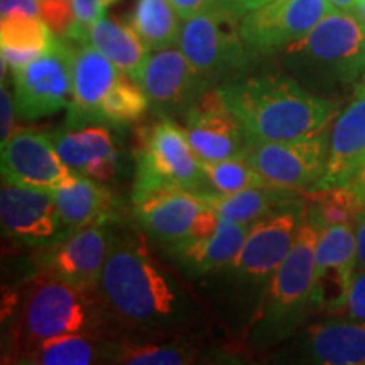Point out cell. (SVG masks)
<instances>
[{
	"mask_svg": "<svg viewBox=\"0 0 365 365\" xmlns=\"http://www.w3.org/2000/svg\"><path fill=\"white\" fill-rule=\"evenodd\" d=\"M328 134L301 137L293 140L250 143L245 159L269 186L296 191H312L318 186L327 166Z\"/></svg>",
	"mask_w": 365,
	"mask_h": 365,
	"instance_id": "obj_10",
	"label": "cell"
},
{
	"mask_svg": "<svg viewBox=\"0 0 365 365\" xmlns=\"http://www.w3.org/2000/svg\"><path fill=\"white\" fill-rule=\"evenodd\" d=\"M150 108L161 117L186 113L208 86L181 49L166 48L149 54L139 81Z\"/></svg>",
	"mask_w": 365,
	"mask_h": 365,
	"instance_id": "obj_17",
	"label": "cell"
},
{
	"mask_svg": "<svg viewBox=\"0 0 365 365\" xmlns=\"http://www.w3.org/2000/svg\"><path fill=\"white\" fill-rule=\"evenodd\" d=\"M80 44H91L135 83L140 81L145 61L149 58V48L130 24L102 16L86 27Z\"/></svg>",
	"mask_w": 365,
	"mask_h": 365,
	"instance_id": "obj_24",
	"label": "cell"
},
{
	"mask_svg": "<svg viewBox=\"0 0 365 365\" xmlns=\"http://www.w3.org/2000/svg\"><path fill=\"white\" fill-rule=\"evenodd\" d=\"M335 11L330 0H271L240 19V33L250 54H271L304 38Z\"/></svg>",
	"mask_w": 365,
	"mask_h": 365,
	"instance_id": "obj_12",
	"label": "cell"
},
{
	"mask_svg": "<svg viewBox=\"0 0 365 365\" xmlns=\"http://www.w3.org/2000/svg\"><path fill=\"white\" fill-rule=\"evenodd\" d=\"M286 65L331 80H357L365 71V24L355 12L328 14L309 33L284 49Z\"/></svg>",
	"mask_w": 365,
	"mask_h": 365,
	"instance_id": "obj_6",
	"label": "cell"
},
{
	"mask_svg": "<svg viewBox=\"0 0 365 365\" xmlns=\"http://www.w3.org/2000/svg\"><path fill=\"white\" fill-rule=\"evenodd\" d=\"M73 46L61 38L43 56L14 70V105L21 120H38L61 108L73 98Z\"/></svg>",
	"mask_w": 365,
	"mask_h": 365,
	"instance_id": "obj_9",
	"label": "cell"
},
{
	"mask_svg": "<svg viewBox=\"0 0 365 365\" xmlns=\"http://www.w3.org/2000/svg\"><path fill=\"white\" fill-rule=\"evenodd\" d=\"M346 185H350L355 191H357V195L362 198V202L365 205V163L355 171L352 180L346 182Z\"/></svg>",
	"mask_w": 365,
	"mask_h": 365,
	"instance_id": "obj_41",
	"label": "cell"
},
{
	"mask_svg": "<svg viewBox=\"0 0 365 365\" xmlns=\"http://www.w3.org/2000/svg\"><path fill=\"white\" fill-rule=\"evenodd\" d=\"M0 16L7 17H41L39 0H0Z\"/></svg>",
	"mask_w": 365,
	"mask_h": 365,
	"instance_id": "obj_36",
	"label": "cell"
},
{
	"mask_svg": "<svg viewBox=\"0 0 365 365\" xmlns=\"http://www.w3.org/2000/svg\"><path fill=\"white\" fill-rule=\"evenodd\" d=\"M12 362L29 365H91L108 362V340L97 335L58 336L19 355Z\"/></svg>",
	"mask_w": 365,
	"mask_h": 365,
	"instance_id": "obj_27",
	"label": "cell"
},
{
	"mask_svg": "<svg viewBox=\"0 0 365 365\" xmlns=\"http://www.w3.org/2000/svg\"><path fill=\"white\" fill-rule=\"evenodd\" d=\"M110 223H93L78 230L66 232L51 244L39 247L38 264L41 272L53 274L90 289H97L100 276L110 254L113 239Z\"/></svg>",
	"mask_w": 365,
	"mask_h": 365,
	"instance_id": "obj_14",
	"label": "cell"
},
{
	"mask_svg": "<svg viewBox=\"0 0 365 365\" xmlns=\"http://www.w3.org/2000/svg\"><path fill=\"white\" fill-rule=\"evenodd\" d=\"M205 185L208 181L202 161L191 149L185 130L170 117H161L139 140L132 200L170 186L203 191Z\"/></svg>",
	"mask_w": 365,
	"mask_h": 365,
	"instance_id": "obj_7",
	"label": "cell"
},
{
	"mask_svg": "<svg viewBox=\"0 0 365 365\" xmlns=\"http://www.w3.org/2000/svg\"><path fill=\"white\" fill-rule=\"evenodd\" d=\"M304 220V202L261 218L250 225L240 252L227 269L240 282L266 284L293 249Z\"/></svg>",
	"mask_w": 365,
	"mask_h": 365,
	"instance_id": "obj_11",
	"label": "cell"
},
{
	"mask_svg": "<svg viewBox=\"0 0 365 365\" xmlns=\"http://www.w3.org/2000/svg\"><path fill=\"white\" fill-rule=\"evenodd\" d=\"M341 314L354 322H365V269L355 271Z\"/></svg>",
	"mask_w": 365,
	"mask_h": 365,
	"instance_id": "obj_34",
	"label": "cell"
},
{
	"mask_svg": "<svg viewBox=\"0 0 365 365\" xmlns=\"http://www.w3.org/2000/svg\"><path fill=\"white\" fill-rule=\"evenodd\" d=\"M355 244H357V257H355V271L365 269V210L355 222Z\"/></svg>",
	"mask_w": 365,
	"mask_h": 365,
	"instance_id": "obj_39",
	"label": "cell"
},
{
	"mask_svg": "<svg viewBox=\"0 0 365 365\" xmlns=\"http://www.w3.org/2000/svg\"><path fill=\"white\" fill-rule=\"evenodd\" d=\"M39 4L41 19L49 26L54 36L65 38L76 22L71 0H39Z\"/></svg>",
	"mask_w": 365,
	"mask_h": 365,
	"instance_id": "obj_33",
	"label": "cell"
},
{
	"mask_svg": "<svg viewBox=\"0 0 365 365\" xmlns=\"http://www.w3.org/2000/svg\"><path fill=\"white\" fill-rule=\"evenodd\" d=\"M53 195L65 234L93 223H113L117 220L115 196L97 180L80 176L65 188L53 191Z\"/></svg>",
	"mask_w": 365,
	"mask_h": 365,
	"instance_id": "obj_22",
	"label": "cell"
},
{
	"mask_svg": "<svg viewBox=\"0 0 365 365\" xmlns=\"http://www.w3.org/2000/svg\"><path fill=\"white\" fill-rule=\"evenodd\" d=\"M181 17L168 0H137L129 24L149 51L173 48L181 34Z\"/></svg>",
	"mask_w": 365,
	"mask_h": 365,
	"instance_id": "obj_28",
	"label": "cell"
},
{
	"mask_svg": "<svg viewBox=\"0 0 365 365\" xmlns=\"http://www.w3.org/2000/svg\"><path fill=\"white\" fill-rule=\"evenodd\" d=\"M200 193L222 220L244 223V225H252L277 210L304 202V196H301L303 191L279 188V186H259L237 193H218L210 190H203Z\"/></svg>",
	"mask_w": 365,
	"mask_h": 365,
	"instance_id": "obj_23",
	"label": "cell"
},
{
	"mask_svg": "<svg viewBox=\"0 0 365 365\" xmlns=\"http://www.w3.org/2000/svg\"><path fill=\"white\" fill-rule=\"evenodd\" d=\"M185 135L200 161L244 158L250 140L222 102L217 86L208 88L185 113Z\"/></svg>",
	"mask_w": 365,
	"mask_h": 365,
	"instance_id": "obj_15",
	"label": "cell"
},
{
	"mask_svg": "<svg viewBox=\"0 0 365 365\" xmlns=\"http://www.w3.org/2000/svg\"><path fill=\"white\" fill-rule=\"evenodd\" d=\"M330 2L335 6V9H339V11L354 12L355 7H357L359 0H330Z\"/></svg>",
	"mask_w": 365,
	"mask_h": 365,
	"instance_id": "obj_42",
	"label": "cell"
},
{
	"mask_svg": "<svg viewBox=\"0 0 365 365\" xmlns=\"http://www.w3.org/2000/svg\"><path fill=\"white\" fill-rule=\"evenodd\" d=\"M365 163V83L336 115L328 135L327 166L318 188L346 185Z\"/></svg>",
	"mask_w": 365,
	"mask_h": 365,
	"instance_id": "obj_18",
	"label": "cell"
},
{
	"mask_svg": "<svg viewBox=\"0 0 365 365\" xmlns=\"http://www.w3.org/2000/svg\"><path fill=\"white\" fill-rule=\"evenodd\" d=\"M355 14H357V17L360 21L365 24V0H359L357 2V7H355Z\"/></svg>",
	"mask_w": 365,
	"mask_h": 365,
	"instance_id": "obj_43",
	"label": "cell"
},
{
	"mask_svg": "<svg viewBox=\"0 0 365 365\" xmlns=\"http://www.w3.org/2000/svg\"><path fill=\"white\" fill-rule=\"evenodd\" d=\"M98 294L113 322L134 328L171 325L180 299L143 239H113L98 281Z\"/></svg>",
	"mask_w": 365,
	"mask_h": 365,
	"instance_id": "obj_2",
	"label": "cell"
},
{
	"mask_svg": "<svg viewBox=\"0 0 365 365\" xmlns=\"http://www.w3.org/2000/svg\"><path fill=\"white\" fill-rule=\"evenodd\" d=\"M196 360L195 345L186 341L108 340V362L129 365H181Z\"/></svg>",
	"mask_w": 365,
	"mask_h": 365,
	"instance_id": "obj_30",
	"label": "cell"
},
{
	"mask_svg": "<svg viewBox=\"0 0 365 365\" xmlns=\"http://www.w3.org/2000/svg\"><path fill=\"white\" fill-rule=\"evenodd\" d=\"M124 71L91 44L73 46V98L68 107L66 127L93 124L100 103Z\"/></svg>",
	"mask_w": 365,
	"mask_h": 365,
	"instance_id": "obj_19",
	"label": "cell"
},
{
	"mask_svg": "<svg viewBox=\"0 0 365 365\" xmlns=\"http://www.w3.org/2000/svg\"><path fill=\"white\" fill-rule=\"evenodd\" d=\"M168 2L175 7L178 16H180L182 21H186L190 19V17H195L198 16V14L210 11V9L222 6L227 0H168Z\"/></svg>",
	"mask_w": 365,
	"mask_h": 365,
	"instance_id": "obj_37",
	"label": "cell"
},
{
	"mask_svg": "<svg viewBox=\"0 0 365 365\" xmlns=\"http://www.w3.org/2000/svg\"><path fill=\"white\" fill-rule=\"evenodd\" d=\"M110 314L97 289L41 272L26 286L12 327V352L16 360L44 341L66 335L105 336Z\"/></svg>",
	"mask_w": 365,
	"mask_h": 365,
	"instance_id": "obj_3",
	"label": "cell"
},
{
	"mask_svg": "<svg viewBox=\"0 0 365 365\" xmlns=\"http://www.w3.org/2000/svg\"><path fill=\"white\" fill-rule=\"evenodd\" d=\"M234 11L239 14L240 17H244L245 14L254 11V9L262 7L264 4L271 2V0H228Z\"/></svg>",
	"mask_w": 365,
	"mask_h": 365,
	"instance_id": "obj_40",
	"label": "cell"
},
{
	"mask_svg": "<svg viewBox=\"0 0 365 365\" xmlns=\"http://www.w3.org/2000/svg\"><path fill=\"white\" fill-rule=\"evenodd\" d=\"M2 181L46 191H56L81 175L59 156L51 134L19 129L2 144Z\"/></svg>",
	"mask_w": 365,
	"mask_h": 365,
	"instance_id": "obj_13",
	"label": "cell"
},
{
	"mask_svg": "<svg viewBox=\"0 0 365 365\" xmlns=\"http://www.w3.org/2000/svg\"><path fill=\"white\" fill-rule=\"evenodd\" d=\"M250 225L222 220L213 234L191 237L166 245L168 254L190 276L222 271L234 262L247 237Z\"/></svg>",
	"mask_w": 365,
	"mask_h": 365,
	"instance_id": "obj_21",
	"label": "cell"
},
{
	"mask_svg": "<svg viewBox=\"0 0 365 365\" xmlns=\"http://www.w3.org/2000/svg\"><path fill=\"white\" fill-rule=\"evenodd\" d=\"M59 156L73 171L100 182L110 181L118 170V149L110 125L85 124L51 134Z\"/></svg>",
	"mask_w": 365,
	"mask_h": 365,
	"instance_id": "obj_20",
	"label": "cell"
},
{
	"mask_svg": "<svg viewBox=\"0 0 365 365\" xmlns=\"http://www.w3.org/2000/svg\"><path fill=\"white\" fill-rule=\"evenodd\" d=\"M132 208L139 227L163 245L210 235L220 223V217L200 191L176 186L132 200Z\"/></svg>",
	"mask_w": 365,
	"mask_h": 365,
	"instance_id": "obj_8",
	"label": "cell"
},
{
	"mask_svg": "<svg viewBox=\"0 0 365 365\" xmlns=\"http://www.w3.org/2000/svg\"><path fill=\"white\" fill-rule=\"evenodd\" d=\"M309 357L328 365L365 364V322H328L309 328Z\"/></svg>",
	"mask_w": 365,
	"mask_h": 365,
	"instance_id": "obj_25",
	"label": "cell"
},
{
	"mask_svg": "<svg viewBox=\"0 0 365 365\" xmlns=\"http://www.w3.org/2000/svg\"><path fill=\"white\" fill-rule=\"evenodd\" d=\"M222 102L250 143L309 137L327 130L339 115V103L304 90L279 75L252 76L217 86Z\"/></svg>",
	"mask_w": 365,
	"mask_h": 365,
	"instance_id": "obj_1",
	"label": "cell"
},
{
	"mask_svg": "<svg viewBox=\"0 0 365 365\" xmlns=\"http://www.w3.org/2000/svg\"><path fill=\"white\" fill-rule=\"evenodd\" d=\"M202 168L208 185H212L218 193H237L242 190L269 186L245 158L202 161Z\"/></svg>",
	"mask_w": 365,
	"mask_h": 365,
	"instance_id": "obj_32",
	"label": "cell"
},
{
	"mask_svg": "<svg viewBox=\"0 0 365 365\" xmlns=\"http://www.w3.org/2000/svg\"><path fill=\"white\" fill-rule=\"evenodd\" d=\"M118 0H71L76 22L73 26L88 27L95 21L105 16V11Z\"/></svg>",
	"mask_w": 365,
	"mask_h": 365,
	"instance_id": "obj_35",
	"label": "cell"
},
{
	"mask_svg": "<svg viewBox=\"0 0 365 365\" xmlns=\"http://www.w3.org/2000/svg\"><path fill=\"white\" fill-rule=\"evenodd\" d=\"M365 210L362 198L350 185L312 190L304 195V217L319 228L355 225Z\"/></svg>",
	"mask_w": 365,
	"mask_h": 365,
	"instance_id": "obj_29",
	"label": "cell"
},
{
	"mask_svg": "<svg viewBox=\"0 0 365 365\" xmlns=\"http://www.w3.org/2000/svg\"><path fill=\"white\" fill-rule=\"evenodd\" d=\"M0 107H2V125H0V140L6 143L14 134V117L16 115V105L11 91L7 90L6 83L2 81V90H0Z\"/></svg>",
	"mask_w": 365,
	"mask_h": 365,
	"instance_id": "obj_38",
	"label": "cell"
},
{
	"mask_svg": "<svg viewBox=\"0 0 365 365\" xmlns=\"http://www.w3.org/2000/svg\"><path fill=\"white\" fill-rule=\"evenodd\" d=\"M58 36L41 17H7L0 21L2 66L11 70L43 56L56 43Z\"/></svg>",
	"mask_w": 365,
	"mask_h": 365,
	"instance_id": "obj_26",
	"label": "cell"
},
{
	"mask_svg": "<svg viewBox=\"0 0 365 365\" xmlns=\"http://www.w3.org/2000/svg\"><path fill=\"white\" fill-rule=\"evenodd\" d=\"M149 100L139 83L122 75L95 113L93 124L122 127L140 120L149 110Z\"/></svg>",
	"mask_w": 365,
	"mask_h": 365,
	"instance_id": "obj_31",
	"label": "cell"
},
{
	"mask_svg": "<svg viewBox=\"0 0 365 365\" xmlns=\"http://www.w3.org/2000/svg\"><path fill=\"white\" fill-rule=\"evenodd\" d=\"M4 234L27 247H44L65 234L53 191L4 181L0 190Z\"/></svg>",
	"mask_w": 365,
	"mask_h": 365,
	"instance_id": "obj_16",
	"label": "cell"
},
{
	"mask_svg": "<svg viewBox=\"0 0 365 365\" xmlns=\"http://www.w3.org/2000/svg\"><path fill=\"white\" fill-rule=\"evenodd\" d=\"M242 17L230 2L182 22L178 46L208 86L240 80L247 71L250 53L240 33Z\"/></svg>",
	"mask_w": 365,
	"mask_h": 365,
	"instance_id": "obj_5",
	"label": "cell"
},
{
	"mask_svg": "<svg viewBox=\"0 0 365 365\" xmlns=\"http://www.w3.org/2000/svg\"><path fill=\"white\" fill-rule=\"evenodd\" d=\"M318 237L319 227L304 217L293 249L267 281V291L249 331V346L266 349L279 341L309 307Z\"/></svg>",
	"mask_w": 365,
	"mask_h": 365,
	"instance_id": "obj_4",
	"label": "cell"
}]
</instances>
